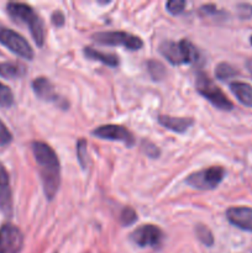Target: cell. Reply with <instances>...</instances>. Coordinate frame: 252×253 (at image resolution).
<instances>
[{"label": "cell", "instance_id": "obj_1", "mask_svg": "<svg viewBox=\"0 0 252 253\" xmlns=\"http://www.w3.org/2000/svg\"><path fill=\"white\" fill-rule=\"evenodd\" d=\"M32 152L35 160L40 167L42 185L44 195L48 200H52L57 194L61 184V165L53 148L41 141L32 142Z\"/></svg>", "mask_w": 252, "mask_h": 253}, {"label": "cell", "instance_id": "obj_2", "mask_svg": "<svg viewBox=\"0 0 252 253\" xmlns=\"http://www.w3.org/2000/svg\"><path fill=\"white\" fill-rule=\"evenodd\" d=\"M6 11L15 21L29 27L31 36L34 37L37 46H43L44 36H46L43 21L30 5L24 4V2H9L6 5Z\"/></svg>", "mask_w": 252, "mask_h": 253}, {"label": "cell", "instance_id": "obj_3", "mask_svg": "<svg viewBox=\"0 0 252 253\" xmlns=\"http://www.w3.org/2000/svg\"><path fill=\"white\" fill-rule=\"evenodd\" d=\"M160 52L172 64H192L199 61V51L188 40L183 39L179 42L163 41L160 44Z\"/></svg>", "mask_w": 252, "mask_h": 253}, {"label": "cell", "instance_id": "obj_4", "mask_svg": "<svg viewBox=\"0 0 252 253\" xmlns=\"http://www.w3.org/2000/svg\"><path fill=\"white\" fill-rule=\"evenodd\" d=\"M195 86L200 95L204 96L208 101L216 106L220 110L230 111L234 109V104L231 103L226 94L204 73H198L195 78Z\"/></svg>", "mask_w": 252, "mask_h": 253}, {"label": "cell", "instance_id": "obj_5", "mask_svg": "<svg viewBox=\"0 0 252 253\" xmlns=\"http://www.w3.org/2000/svg\"><path fill=\"white\" fill-rule=\"evenodd\" d=\"M91 39L95 43L106 44V46H124L131 51L140 49L143 46V42L140 37L125 31L96 32L91 36Z\"/></svg>", "mask_w": 252, "mask_h": 253}, {"label": "cell", "instance_id": "obj_6", "mask_svg": "<svg viewBox=\"0 0 252 253\" xmlns=\"http://www.w3.org/2000/svg\"><path fill=\"white\" fill-rule=\"evenodd\" d=\"M0 43L4 44L7 49H10L12 53L17 54L19 57L29 59V61L34 59V49L26 41V39L1 24H0Z\"/></svg>", "mask_w": 252, "mask_h": 253}, {"label": "cell", "instance_id": "obj_7", "mask_svg": "<svg viewBox=\"0 0 252 253\" xmlns=\"http://www.w3.org/2000/svg\"><path fill=\"white\" fill-rule=\"evenodd\" d=\"M225 177V169L222 167H210L207 169L198 170L187 178V184L199 190L215 189Z\"/></svg>", "mask_w": 252, "mask_h": 253}, {"label": "cell", "instance_id": "obj_8", "mask_svg": "<svg viewBox=\"0 0 252 253\" xmlns=\"http://www.w3.org/2000/svg\"><path fill=\"white\" fill-rule=\"evenodd\" d=\"M131 241L140 247H151L158 249L162 246L165 234L156 225H142L131 234Z\"/></svg>", "mask_w": 252, "mask_h": 253}, {"label": "cell", "instance_id": "obj_9", "mask_svg": "<svg viewBox=\"0 0 252 253\" xmlns=\"http://www.w3.org/2000/svg\"><path fill=\"white\" fill-rule=\"evenodd\" d=\"M24 245V235L19 227L5 224L0 227V253H20Z\"/></svg>", "mask_w": 252, "mask_h": 253}, {"label": "cell", "instance_id": "obj_10", "mask_svg": "<svg viewBox=\"0 0 252 253\" xmlns=\"http://www.w3.org/2000/svg\"><path fill=\"white\" fill-rule=\"evenodd\" d=\"M94 136L103 140L119 141L126 145L127 147H132L135 145V137L127 128L121 125H103L91 131Z\"/></svg>", "mask_w": 252, "mask_h": 253}, {"label": "cell", "instance_id": "obj_11", "mask_svg": "<svg viewBox=\"0 0 252 253\" xmlns=\"http://www.w3.org/2000/svg\"><path fill=\"white\" fill-rule=\"evenodd\" d=\"M229 222L239 229L252 232V209L247 207H232L227 209Z\"/></svg>", "mask_w": 252, "mask_h": 253}, {"label": "cell", "instance_id": "obj_12", "mask_svg": "<svg viewBox=\"0 0 252 253\" xmlns=\"http://www.w3.org/2000/svg\"><path fill=\"white\" fill-rule=\"evenodd\" d=\"M0 210L6 216L12 214V194L10 188V179L6 169L0 163Z\"/></svg>", "mask_w": 252, "mask_h": 253}, {"label": "cell", "instance_id": "obj_13", "mask_svg": "<svg viewBox=\"0 0 252 253\" xmlns=\"http://www.w3.org/2000/svg\"><path fill=\"white\" fill-rule=\"evenodd\" d=\"M32 88H34L35 94L39 96L40 99L46 101H52V103H58L61 99H58V94L54 90L53 84L49 82V79L44 78V77H39L32 82Z\"/></svg>", "mask_w": 252, "mask_h": 253}, {"label": "cell", "instance_id": "obj_14", "mask_svg": "<svg viewBox=\"0 0 252 253\" xmlns=\"http://www.w3.org/2000/svg\"><path fill=\"white\" fill-rule=\"evenodd\" d=\"M158 123L166 127L167 130L174 131V132L183 133L194 125V120L190 118H173L169 115H160Z\"/></svg>", "mask_w": 252, "mask_h": 253}, {"label": "cell", "instance_id": "obj_15", "mask_svg": "<svg viewBox=\"0 0 252 253\" xmlns=\"http://www.w3.org/2000/svg\"><path fill=\"white\" fill-rule=\"evenodd\" d=\"M230 89L240 103L252 108V86L250 84L244 82H232L230 84Z\"/></svg>", "mask_w": 252, "mask_h": 253}, {"label": "cell", "instance_id": "obj_16", "mask_svg": "<svg viewBox=\"0 0 252 253\" xmlns=\"http://www.w3.org/2000/svg\"><path fill=\"white\" fill-rule=\"evenodd\" d=\"M84 54H85L89 59L101 62V63L106 64V66L109 67H116L119 64V57L116 56V54L98 51V49H94L91 48V47H85V48H84Z\"/></svg>", "mask_w": 252, "mask_h": 253}, {"label": "cell", "instance_id": "obj_17", "mask_svg": "<svg viewBox=\"0 0 252 253\" xmlns=\"http://www.w3.org/2000/svg\"><path fill=\"white\" fill-rule=\"evenodd\" d=\"M26 73V68L21 63L14 62H1L0 63V77L7 79H16L24 77Z\"/></svg>", "mask_w": 252, "mask_h": 253}, {"label": "cell", "instance_id": "obj_18", "mask_svg": "<svg viewBox=\"0 0 252 253\" xmlns=\"http://www.w3.org/2000/svg\"><path fill=\"white\" fill-rule=\"evenodd\" d=\"M77 157H78L79 163L83 167V169H86L89 166V157H88V142L84 138L77 142Z\"/></svg>", "mask_w": 252, "mask_h": 253}, {"label": "cell", "instance_id": "obj_19", "mask_svg": "<svg viewBox=\"0 0 252 253\" xmlns=\"http://www.w3.org/2000/svg\"><path fill=\"white\" fill-rule=\"evenodd\" d=\"M237 74V71L229 63H222L217 64L216 69H215V76H216L217 79H221V81H226V79L232 78Z\"/></svg>", "mask_w": 252, "mask_h": 253}, {"label": "cell", "instance_id": "obj_20", "mask_svg": "<svg viewBox=\"0 0 252 253\" xmlns=\"http://www.w3.org/2000/svg\"><path fill=\"white\" fill-rule=\"evenodd\" d=\"M195 234H197L200 242L204 244L205 246L210 247L214 245V236H212L209 227L205 226V225H197V227H195Z\"/></svg>", "mask_w": 252, "mask_h": 253}, {"label": "cell", "instance_id": "obj_21", "mask_svg": "<svg viewBox=\"0 0 252 253\" xmlns=\"http://www.w3.org/2000/svg\"><path fill=\"white\" fill-rule=\"evenodd\" d=\"M14 104V94L11 89L0 82V106L1 108H10Z\"/></svg>", "mask_w": 252, "mask_h": 253}, {"label": "cell", "instance_id": "obj_22", "mask_svg": "<svg viewBox=\"0 0 252 253\" xmlns=\"http://www.w3.org/2000/svg\"><path fill=\"white\" fill-rule=\"evenodd\" d=\"M147 68L151 77L153 78V81H161L166 76V69L161 62L150 61L147 63Z\"/></svg>", "mask_w": 252, "mask_h": 253}, {"label": "cell", "instance_id": "obj_23", "mask_svg": "<svg viewBox=\"0 0 252 253\" xmlns=\"http://www.w3.org/2000/svg\"><path fill=\"white\" fill-rule=\"evenodd\" d=\"M120 220L124 226H130V225H132L137 220V214H136V211L132 208H125L121 211Z\"/></svg>", "mask_w": 252, "mask_h": 253}, {"label": "cell", "instance_id": "obj_24", "mask_svg": "<svg viewBox=\"0 0 252 253\" xmlns=\"http://www.w3.org/2000/svg\"><path fill=\"white\" fill-rule=\"evenodd\" d=\"M187 5V2L184 0H170L166 4L168 12L172 15H179L184 11V7Z\"/></svg>", "mask_w": 252, "mask_h": 253}, {"label": "cell", "instance_id": "obj_25", "mask_svg": "<svg viewBox=\"0 0 252 253\" xmlns=\"http://www.w3.org/2000/svg\"><path fill=\"white\" fill-rule=\"evenodd\" d=\"M12 141V135L4 123L0 120V146H7Z\"/></svg>", "mask_w": 252, "mask_h": 253}, {"label": "cell", "instance_id": "obj_26", "mask_svg": "<svg viewBox=\"0 0 252 253\" xmlns=\"http://www.w3.org/2000/svg\"><path fill=\"white\" fill-rule=\"evenodd\" d=\"M199 14L202 15L203 17H210V16H219L220 14H222L219 9H217L215 5L209 4V5H203L199 9Z\"/></svg>", "mask_w": 252, "mask_h": 253}, {"label": "cell", "instance_id": "obj_27", "mask_svg": "<svg viewBox=\"0 0 252 253\" xmlns=\"http://www.w3.org/2000/svg\"><path fill=\"white\" fill-rule=\"evenodd\" d=\"M142 150L146 155L150 156V157H152V158H156L160 156V150H158L157 146H155L153 143L148 142V141H143Z\"/></svg>", "mask_w": 252, "mask_h": 253}, {"label": "cell", "instance_id": "obj_28", "mask_svg": "<svg viewBox=\"0 0 252 253\" xmlns=\"http://www.w3.org/2000/svg\"><path fill=\"white\" fill-rule=\"evenodd\" d=\"M239 14L242 19H249L252 16V6L249 4L239 5Z\"/></svg>", "mask_w": 252, "mask_h": 253}, {"label": "cell", "instance_id": "obj_29", "mask_svg": "<svg viewBox=\"0 0 252 253\" xmlns=\"http://www.w3.org/2000/svg\"><path fill=\"white\" fill-rule=\"evenodd\" d=\"M52 24L54 25V26H63L64 25V15L62 14L61 11H54L53 15H52Z\"/></svg>", "mask_w": 252, "mask_h": 253}, {"label": "cell", "instance_id": "obj_30", "mask_svg": "<svg viewBox=\"0 0 252 253\" xmlns=\"http://www.w3.org/2000/svg\"><path fill=\"white\" fill-rule=\"evenodd\" d=\"M246 66H247V69H249V72H250V73H251V76H252V61L247 62Z\"/></svg>", "mask_w": 252, "mask_h": 253}, {"label": "cell", "instance_id": "obj_31", "mask_svg": "<svg viewBox=\"0 0 252 253\" xmlns=\"http://www.w3.org/2000/svg\"><path fill=\"white\" fill-rule=\"evenodd\" d=\"M250 42H251V46H252V36L250 37Z\"/></svg>", "mask_w": 252, "mask_h": 253}]
</instances>
